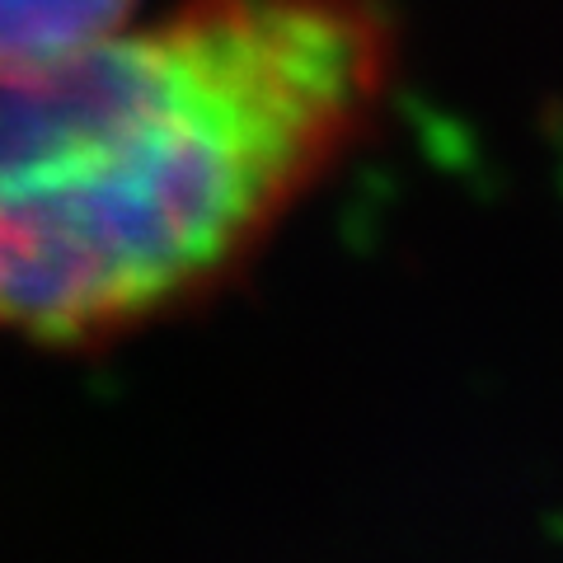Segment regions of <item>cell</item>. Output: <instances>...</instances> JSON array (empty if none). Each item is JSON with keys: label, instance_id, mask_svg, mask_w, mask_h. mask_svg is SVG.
I'll return each mask as SVG.
<instances>
[{"label": "cell", "instance_id": "1", "mask_svg": "<svg viewBox=\"0 0 563 563\" xmlns=\"http://www.w3.org/2000/svg\"><path fill=\"white\" fill-rule=\"evenodd\" d=\"M385 0H179L0 70V339L95 347L217 296L372 128Z\"/></svg>", "mask_w": 563, "mask_h": 563}, {"label": "cell", "instance_id": "2", "mask_svg": "<svg viewBox=\"0 0 563 563\" xmlns=\"http://www.w3.org/2000/svg\"><path fill=\"white\" fill-rule=\"evenodd\" d=\"M141 0H0V70L43 66L136 24Z\"/></svg>", "mask_w": 563, "mask_h": 563}]
</instances>
